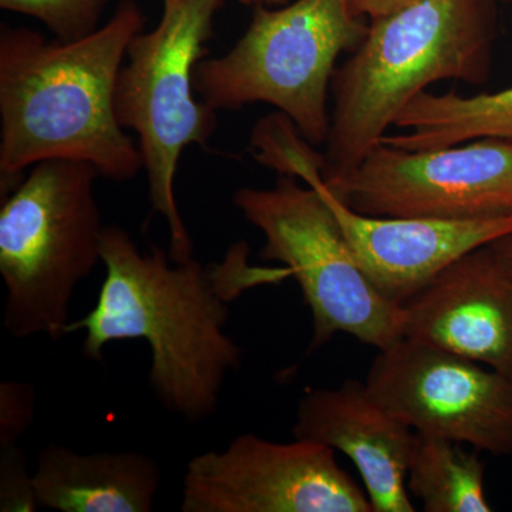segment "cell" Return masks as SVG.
I'll return each mask as SVG.
<instances>
[{
    "label": "cell",
    "mask_w": 512,
    "mask_h": 512,
    "mask_svg": "<svg viewBox=\"0 0 512 512\" xmlns=\"http://www.w3.org/2000/svg\"><path fill=\"white\" fill-rule=\"evenodd\" d=\"M416 0H348L350 12L359 19L370 20L384 18L399 12Z\"/></svg>",
    "instance_id": "obj_21"
},
{
    "label": "cell",
    "mask_w": 512,
    "mask_h": 512,
    "mask_svg": "<svg viewBox=\"0 0 512 512\" xmlns=\"http://www.w3.org/2000/svg\"><path fill=\"white\" fill-rule=\"evenodd\" d=\"M36 396L32 384H0V447L18 444L35 419Z\"/></svg>",
    "instance_id": "obj_20"
},
{
    "label": "cell",
    "mask_w": 512,
    "mask_h": 512,
    "mask_svg": "<svg viewBox=\"0 0 512 512\" xmlns=\"http://www.w3.org/2000/svg\"><path fill=\"white\" fill-rule=\"evenodd\" d=\"M224 0H164L156 29L138 33L127 50L116 90L121 126L138 136L154 214L170 228V258H192L190 232L175 198V175L185 147L204 146L217 111L195 99L194 70L204 59L215 13Z\"/></svg>",
    "instance_id": "obj_6"
},
{
    "label": "cell",
    "mask_w": 512,
    "mask_h": 512,
    "mask_svg": "<svg viewBox=\"0 0 512 512\" xmlns=\"http://www.w3.org/2000/svg\"><path fill=\"white\" fill-rule=\"evenodd\" d=\"M109 0H0L12 12L33 16L45 23L59 40L72 42L97 30L101 13Z\"/></svg>",
    "instance_id": "obj_18"
},
{
    "label": "cell",
    "mask_w": 512,
    "mask_h": 512,
    "mask_svg": "<svg viewBox=\"0 0 512 512\" xmlns=\"http://www.w3.org/2000/svg\"><path fill=\"white\" fill-rule=\"evenodd\" d=\"M144 16L133 0L109 23L72 42H46L29 29L0 33V177L3 192L30 165L83 161L100 177L127 181L144 168L116 113L124 57Z\"/></svg>",
    "instance_id": "obj_2"
},
{
    "label": "cell",
    "mask_w": 512,
    "mask_h": 512,
    "mask_svg": "<svg viewBox=\"0 0 512 512\" xmlns=\"http://www.w3.org/2000/svg\"><path fill=\"white\" fill-rule=\"evenodd\" d=\"M315 441L235 437L187 464L183 512H373L365 490Z\"/></svg>",
    "instance_id": "obj_10"
},
{
    "label": "cell",
    "mask_w": 512,
    "mask_h": 512,
    "mask_svg": "<svg viewBox=\"0 0 512 512\" xmlns=\"http://www.w3.org/2000/svg\"><path fill=\"white\" fill-rule=\"evenodd\" d=\"M402 333L512 379V265L494 242L461 256L404 303Z\"/></svg>",
    "instance_id": "obj_11"
},
{
    "label": "cell",
    "mask_w": 512,
    "mask_h": 512,
    "mask_svg": "<svg viewBox=\"0 0 512 512\" xmlns=\"http://www.w3.org/2000/svg\"><path fill=\"white\" fill-rule=\"evenodd\" d=\"M163 473L153 457L136 451L80 454L50 444L33 471L37 503L60 512H150Z\"/></svg>",
    "instance_id": "obj_14"
},
{
    "label": "cell",
    "mask_w": 512,
    "mask_h": 512,
    "mask_svg": "<svg viewBox=\"0 0 512 512\" xmlns=\"http://www.w3.org/2000/svg\"><path fill=\"white\" fill-rule=\"evenodd\" d=\"M234 205L264 235L262 261L279 262L298 282L312 313L311 350L338 333L379 350L403 338L402 308L367 279L318 187L279 175L268 190L241 188Z\"/></svg>",
    "instance_id": "obj_7"
},
{
    "label": "cell",
    "mask_w": 512,
    "mask_h": 512,
    "mask_svg": "<svg viewBox=\"0 0 512 512\" xmlns=\"http://www.w3.org/2000/svg\"><path fill=\"white\" fill-rule=\"evenodd\" d=\"M100 177L83 161H40L0 210L3 326L15 339L69 335L77 286L101 262Z\"/></svg>",
    "instance_id": "obj_4"
},
{
    "label": "cell",
    "mask_w": 512,
    "mask_h": 512,
    "mask_svg": "<svg viewBox=\"0 0 512 512\" xmlns=\"http://www.w3.org/2000/svg\"><path fill=\"white\" fill-rule=\"evenodd\" d=\"M365 383L416 433L512 457V379L497 370L402 338L379 350Z\"/></svg>",
    "instance_id": "obj_9"
},
{
    "label": "cell",
    "mask_w": 512,
    "mask_h": 512,
    "mask_svg": "<svg viewBox=\"0 0 512 512\" xmlns=\"http://www.w3.org/2000/svg\"><path fill=\"white\" fill-rule=\"evenodd\" d=\"M501 0H416L370 20L363 42L333 74L322 178L362 163L404 107L441 80L488 82Z\"/></svg>",
    "instance_id": "obj_3"
},
{
    "label": "cell",
    "mask_w": 512,
    "mask_h": 512,
    "mask_svg": "<svg viewBox=\"0 0 512 512\" xmlns=\"http://www.w3.org/2000/svg\"><path fill=\"white\" fill-rule=\"evenodd\" d=\"M101 264L106 278L96 306L69 333L83 330V355L94 362L111 342L146 340L154 396L187 423L217 412L225 380L241 367V348L225 332L229 302L292 278L285 266L252 265L244 241L221 264L205 266L194 258L174 262L156 245L143 254L117 225L104 227Z\"/></svg>",
    "instance_id": "obj_1"
},
{
    "label": "cell",
    "mask_w": 512,
    "mask_h": 512,
    "mask_svg": "<svg viewBox=\"0 0 512 512\" xmlns=\"http://www.w3.org/2000/svg\"><path fill=\"white\" fill-rule=\"evenodd\" d=\"M39 507L22 448L18 444L0 447V511L33 512Z\"/></svg>",
    "instance_id": "obj_19"
},
{
    "label": "cell",
    "mask_w": 512,
    "mask_h": 512,
    "mask_svg": "<svg viewBox=\"0 0 512 512\" xmlns=\"http://www.w3.org/2000/svg\"><path fill=\"white\" fill-rule=\"evenodd\" d=\"M367 30L369 23L353 16L348 0L256 6L237 45L195 66V93L215 111L271 104L312 146H322L329 136L336 63L342 53L355 52Z\"/></svg>",
    "instance_id": "obj_5"
},
{
    "label": "cell",
    "mask_w": 512,
    "mask_h": 512,
    "mask_svg": "<svg viewBox=\"0 0 512 512\" xmlns=\"http://www.w3.org/2000/svg\"><path fill=\"white\" fill-rule=\"evenodd\" d=\"M407 490L426 512H490L480 451L416 433L407 467Z\"/></svg>",
    "instance_id": "obj_16"
},
{
    "label": "cell",
    "mask_w": 512,
    "mask_h": 512,
    "mask_svg": "<svg viewBox=\"0 0 512 512\" xmlns=\"http://www.w3.org/2000/svg\"><path fill=\"white\" fill-rule=\"evenodd\" d=\"M302 183L322 191L357 264L376 291L400 308L461 256L512 234V215L476 221L370 217L339 200L322 174Z\"/></svg>",
    "instance_id": "obj_12"
},
{
    "label": "cell",
    "mask_w": 512,
    "mask_h": 512,
    "mask_svg": "<svg viewBox=\"0 0 512 512\" xmlns=\"http://www.w3.org/2000/svg\"><path fill=\"white\" fill-rule=\"evenodd\" d=\"M383 143L404 150H433L493 137L512 141V86L495 93L460 96L420 93L397 117Z\"/></svg>",
    "instance_id": "obj_15"
},
{
    "label": "cell",
    "mask_w": 512,
    "mask_h": 512,
    "mask_svg": "<svg viewBox=\"0 0 512 512\" xmlns=\"http://www.w3.org/2000/svg\"><path fill=\"white\" fill-rule=\"evenodd\" d=\"M501 2H512V0H501Z\"/></svg>",
    "instance_id": "obj_24"
},
{
    "label": "cell",
    "mask_w": 512,
    "mask_h": 512,
    "mask_svg": "<svg viewBox=\"0 0 512 512\" xmlns=\"http://www.w3.org/2000/svg\"><path fill=\"white\" fill-rule=\"evenodd\" d=\"M325 184L349 208L370 217H511L512 141L485 137L433 150L380 141L350 173Z\"/></svg>",
    "instance_id": "obj_8"
},
{
    "label": "cell",
    "mask_w": 512,
    "mask_h": 512,
    "mask_svg": "<svg viewBox=\"0 0 512 512\" xmlns=\"http://www.w3.org/2000/svg\"><path fill=\"white\" fill-rule=\"evenodd\" d=\"M494 245L500 249L501 254H503L505 259L512 265V234L500 239V241H495Z\"/></svg>",
    "instance_id": "obj_22"
},
{
    "label": "cell",
    "mask_w": 512,
    "mask_h": 512,
    "mask_svg": "<svg viewBox=\"0 0 512 512\" xmlns=\"http://www.w3.org/2000/svg\"><path fill=\"white\" fill-rule=\"evenodd\" d=\"M293 437L349 457L373 512L416 511L406 483L416 431L377 403L365 382L349 379L336 389L308 390Z\"/></svg>",
    "instance_id": "obj_13"
},
{
    "label": "cell",
    "mask_w": 512,
    "mask_h": 512,
    "mask_svg": "<svg viewBox=\"0 0 512 512\" xmlns=\"http://www.w3.org/2000/svg\"><path fill=\"white\" fill-rule=\"evenodd\" d=\"M242 5L248 6H266V8H274V6H284L289 0H238Z\"/></svg>",
    "instance_id": "obj_23"
},
{
    "label": "cell",
    "mask_w": 512,
    "mask_h": 512,
    "mask_svg": "<svg viewBox=\"0 0 512 512\" xmlns=\"http://www.w3.org/2000/svg\"><path fill=\"white\" fill-rule=\"evenodd\" d=\"M251 144L256 160L279 175L302 180L311 171H323L325 167L323 154L313 150L295 123L281 111L256 124Z\"/></svg>",
    "instance_id": "obj_17"
}]
</instances>
